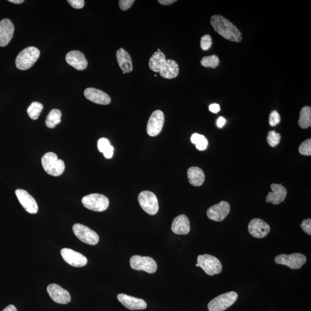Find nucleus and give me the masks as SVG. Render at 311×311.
<instances>
[{"label": "nucleus", "mask_w": 311, "mask_h": 311, "mask_svg": "<svg viewBox=\"0 0 311 311\" xmlns=\"http://www.w3.org/2000/svg\"><path fill=\"white\" fill-rule=\"evenodd\" d=\"M152 71L160 73V76L167 79L176 78L180 73L179 65L173 60H166L163 52H155L149 61Z\"/></svg>", "instance_id": "f257e3e1"}, {"label": "nucleus", "mask_w": 311, "mask_h": 311, "mask_svg": "<svg viewBox=\"0 0 311 311\" xmlns=\"http://www.w3.org/2000/svg\"><path fill=\"white\" fill-rule=\"evenodd\" d=\"M210 23L214 30L223 38L234 42L242 41L243 36L241 32L224 16L217 15L211 16Z\"/></svg>", "instance_id": "f03ea898"}, {"label": "nucleus", "mask_w": 311, "mask_h": 311, "mask_svg": "<svg viewBox=\"0 0 311 311\" xmlns=\"http://www.w3.org/2000/svg\"><path fill=\"white\" fill-rule=\"evenodd\" d=\"M41 164L46 172L53 176L62 175L65 168L64 161L58 159L57 155L53 152H48L43 155Z\"/></svg>", "instance_id": "7ed1b4c3"}, {"label": "nucleus", "mask_w": 311, "mask_h": 311, "mask_svg": "<svg viewBox=\"0 0 311 311\" xmlns=\"http://www.w3.org/2000/svg\"><path fill=\"white\" fill-rule=\"evenodd\" d=\"M39 56L38 49L32 47L24 49L16 57V67L22 70L30 69L38 60Z\"/></svg>", "instance_id": "20e7f679"}, {"label": "nucleus", "mask_w": 311, "mask_h": 311, "mask_svg": "<svg viewBox=\"0 0 311 311\" xmlns=\"http://www.w3.org/2000/svg\"><path fill=\"white\" fill-rule=\"evenodd\" d=\"M238 294L234 291L221 294L211 300L207 308L209 311H225L237 300Z\"/></svg>", "instance_id": "39448f33"}, {"label": "nucleus", "mask_w": 311, "mask_h": 311, "mask_svg": "<svg viewBox=\"0 0 311 311\" xmlns=\"http://www.w3.org/2000/svg\"><path fill=\"white\" fill-rule=\"evenodd\" d=\"M197 263L207 275L212 276L221 273L223 267L220 261L213 255H198Z\"/></svg>", "instance_id": "423d86ee"}, {"label": "nucleus", "mask_w": 311, "mask_h": 311, "mask_svg": "<svg viewBox=\"0 0 311 311\" xmlns=\"http://www.w3.org/2000/svg\"><path fill=\"white\" fill-rule=\"evenodd\" d=\"M82 204L86 209L95 211H105L109 206L108 198L101 194H91L82 198Z\"/></svg>", "instance_id": "0eeeda50"}, {"label": "nucleus", "mask_w": 311, "mask_h": 311, "mask_svg": "<svg viewBox=\"0 0 311 311\" xmlns=\"http://www.w3.org/2000/svg\"><path fill=\"white\" fill-rule=\"evenodd\" d=\"M138 200L141 207L148 214L155 215L159 211L158 200L154 193L144 191L139 195Z\"/></svg>", "instance_id": "6e6552de"}, {"label": "nucleus", "mask_w": 311, "mask_h": 311, "mask_svg": "<svg viewBox=\"0 0 311 311\" xmlns=\"http://www.w3.org/2000/svg\"><path fill=\"white\" fill-rule=\"evenodd\" d=\"M131 268L135 271H142L152 274L156 272L157 265L151 257L134 255L130 259Z\"/></svg>", "instance_id": "1a4fd4ad"}, {"label": "nucleus", "mask_w": 311, "mask_h": 311, "mask_svg": "<svg viewBox=\"0 0 311 311\" xmlns=\"http://www.w3.org/2000/svg\"><path fill=\"white\" fill-rule=\"evenodd\" d=\"M73 231L76 237L81 242L90 245H96L99 241V235L96 232L81 224H75Z\"/></svg>", "instance_id": "9d476101"}, {"label": "nucleus", "mask_w": 311, "mask_h": 311, "mask_svg": "<svg viewBox=\"0 0 311 311\" xmlns=\"http://www.w3.org/2000/svg\"><path fill=\"white\" fill-rule=\"evenodd\" d=\"M306 261V256L300 253H293L289 255L282 254L275 258L276 263L285 265L290 269L295 270L300 269Z\"/></svg>", "instance_id": "9b49d317"}, {"label": "nucleus", "mask_w": 311, "mask_h": 311, "mask_svg": "<svg viewBox=\"0 0 311 311\" xmlns=\"http://www.w3.org/2000/svg\"><path fill=\"white\" fill-rule=\"evenodd\" d=\"M164 121V115L162 111L156 110L153 112L147 124V130L148 135L151 137L159 135L163 129Z\"/></svg>", "instance_id": "f8f14e48"}, {"label": "nucleus", "mask_w": 311, "mask_h": 311, "mask_svg": "<svg viewBox=\"0 0 311 311\" xmlns=\"http://www.w3.org/2000/svg\"><path fill=\"white\" fill-rule=\"evenodd\" d=\"M231 206L228 202L221 201L209 207L207 215L211 220L220 222L224 220L230 212Z\"/></svg>", "instance_id": "ddd939ff"}, {"label": "nucleus", "mask_w": 311, "mask_h": 311, "mask_svg": "<svg viewBox=\"0 0 311 311\" xmlns=\"http://www.w3.org/2000/svg\"><path fill=\"white\" fill-rule=\"evenodd\" d=\"M61 254L66 263L73 267L81 268L85 266L88 260L84 255L81 253L72 250V249L62 248Z\"/></svg>", "instance_id": "4468645a"}, {"label": "nucleus", "mask_w": 311, "mask_h": 311, "mask_svg": "<svg viewBox=\"0 0 311 311\" xmlns=\"http://www.w3.org/2000/svg\"><path fill=\"white\" fill-rule=\"evenodd\" d=\"M47 291L50 297L57 303L66 304L71 301V296L69 292L59 285L50 284L47 288Z\"/></svg>", "instance_id": "2eb2a0df"}, {"label": "nucleus", "mask_w": 311, "mask_h": 311, "mask_svg": "<svg viewBox=\"0 0 311 311\" xmlns=\"http://www.w3.org/2000/svg\"><path fill=\"white\" fill-rule=\"evenodd\" d=\"M248 229L253 237L261 239L268 236L271 231V227L262 219L254 218L249 223Z\"/></svg>", "instance_id": "dca6fc26"}, {"label": "nucleus", "mask_w": 311, "mask_h": 311, "mask_svg": "<svg viewBox=\"0 0 311 311\" xmlns=\"http://www.w3.org/2000/svg\"><path fill=\"white\" fill-rule=\"evenodd\" d=\"M15 194L21 204L27 212L31 214H36L38 211V206L35 199L33 198L27 191L23 189H17Z\"/></svg>", "instance_id": "f3484780"}, {"label": "nucleus", "mask_w": 311, "mask_h": 311, "mask_svg": "<svg viewBox=\"0 0 311 311\" xmlns=\"http://www.w3.org/2000/svg\"><path fill=\"white\" fill-rule=\"evenodd\" d=\"M117 297L118 301L128 309L142 310L147 307L146 301L141 298L128 296L124 293L119 294Z\"/></svg>", "instance_id": "a211bd4d"}, {"label": "nucleus", "mask_w": 311, "mask_h": 311, "mask_svg": "<svg viewBox=\"0 0 311 311\" xmlns=\"http://www.w3.org/2000/svg\"><path fill=\"white\" fill-rule=\"evenodd\" d=\"M14 26L10 19H4L0 22V47H5L13 38Z\"/></svg>", "instance_id": "6ab92c4d"}, {"label": "nucleus", "mask_w": 311, "mask_h": 311, "mask_svg": "<svg viewBox=\"0 0 311 311\" xmlns=\"http://www.w3.org/2000/svg\"><path fill=\"white\" fill-rule=\"evenodd\" d=\"M272 192H269L266 198L267 203L273 205L280 204L284 201L287 196V190L281 184H273L271 185Z\"/></svg>", "instance_id": "aec40b11"}, {"label": "nucleus", "mask_w": 311, "mask_h": 311, "mask_svg": "<svg viewBox=\"0 0 311 311\" xmlns=\"http://www.w3.org/2000/svg\"><path fill=\"white\" fill-rule=\"evenodd\" d=\"M66 61L78 70H84L88 66V61L85 59L84 54L77 51L69 52L66 56Z\"/></svg>", "instance_id": "412c9836"}, {"label": "nucleus", "mask_w": 311, "mask_h": 311, "mask_svg": "<svg viewBox=\"0 0 311 311\" xmlns=\"http://www.w3.org/2000/svg\"><path fill=\"white\" fill-rule=\"evenodd\" d=\"M84 96L88 100L98 105H109L111 101L109 95L101 90L94 88H86L84 91Z\"/></svg>", "instance_id": "4be33fe9"}, {"label": "nucleus", "mask_w": 311, "mask_h": 311, "mask_svg": "<svg viewBox=\"0 0 311 311\" xmlns=\"http://www.w3.org/2000/svg\"><path fill=\"white\" fill-rule=\"evenodd\" d=\"M171 230L176 235H187L190 231V225L189 219L185 214L178 215L174 218Z\"/></svg>", "instance_id": "5701e85b"}, {"label": "nucleus", "mask_w": 311, "mask_h": 311, "mask_svg": "<svg viewBox=\"0 0 311 311\" xmlns=\"http://www.w3.org/2000/svg\"><path fill=\"white\" fill-rule=\"evenodd\" d=\"M119 67L122 70L123 73H130L134 70L131 58L125 50L119 49L116 54Z\"/></svg>", "instance_id": "b1692460"}, {"label": "nucleus", "mask_w": 311, "mask_h": 311, "mask_svg": "<svg viewBox=\"0 0 311 311\" xmlns=\"http://www.w3.org/2000/svg\"><path fill=\"white\" fill-rule=\"evenodd\" d=\"M189 183L194 186H200L204 184L205 180L204 172L200 168L190 167L188 171Z\"/></svg>", "instance_id": "393cba45"}, {"label": "nucleus", "mask_w": 311, "mask_h": 311, "mask_svg": "<svg viewBox=\"0 0 311 311\" xmlns=\"http://www.w3.org/2000/svg\"><path fill=\"white\" fill-rule=\"evenodd\" d=\"M298 125L305 129L311 126V108L309 106L302 107L300 113V118L298 121Z\"/></svg>", "instance_id": "a878e982"}, {"label": "nucleus", "mask_w": 311, "mask_h": 311, "mask_svg": "<svg viewBox=\"0 0 311 311\" xmlns=\"http://www.w3.org/2000/svg\"><path fill=\"white\" fill-rule=\"evenodd\" d=\"M61 116L62 113L60 110H52L46 119V125L49 128H55L61 122Z\"/></svg>", "instance_id": "bb28decb"}, {"label": "nucleus", "mask_w": 311, "mask_h": 311, "mask_svg": "<svg viewBox=\"0 0 311 311\" xmlns=\"http://www.w3.org/2000/svg\"><path fill=\"white\" fill-rule=\"evenodd\" d=\"M191 141L194 144H196V148L199 151H204L208 145V141L204 136L194 134L191 137Z\"/></svg>", "instance_id": "cd10ccee"}, {"label": "nucleus", "mask_w": 311, "mask_h": 311, "mask_svg": "<svg viewBox=\"0 0 311 311\" xmlns=\"http://www.w3.org/2000/svg\"><path fill=\"white\" fill-rule=\"evenodd\" d=\"M43 109L42 104L39 102H32L27 109V113L29 117L32 119L36 120L38 119Z\"/></svg>", "instance_id": "c85d7f7f"}, {"label": "nucleus", "mask_w": 311, "mask_h": 311, "mask_svg": "<svg viewBox=\"0 0 311 311\" xmlns=\"http://www.w3.org/2000/svg\"><path fill=\"white\" fill-rule=\"evenodd\" d=\"M201 64L206 68H215L219 64V60L215 55L204 57L202 59Z\"/></svg>", "instance_id": "c756f323"}, {"label": "nucleus", "mask_w": 311, "mask_h": 311, "mask_svg": "<svg viewBox=\"0 0 311 311\" xmlns=\"http://www.w3.org/2000/svg\"><path fill=\"white\" fill-rule=\"evenodd\" d=\"M281 136L280 134H278L275 130L270 131L268 132L267 141L270 146L275 147L279 145L280 142Z\"/></svg>", "instance_id": "7c9ffc66"}, {"label": "nucleus", "mask_w": 311, "mask_h": 311, "mask_svg": "<svg viewBox=\"0 0 311 311\" xmlns=\"http://www.w3.org/2000/svg\"><path fill=\"white\" fill-rule=\"evenodd\" d=\"M298 151L302 155L310 156L311 155V139L304 141L300 145Z\"/></svg>", "instance_id": "2f4dec72"}, {"label": "nucleus", "mask_w": 311, "mask_h": 311, "mask_svg": "<svg viewBox=\"0 0 311 311\" xmlns=\"http://www.w3.org/2000/svg\"><path fill=\"white\" fill-rule=\"evenodd\" d=\"M212 46V39L209 35L203 36L201 39V48L203 51H206Z\"/></svg>", "instance_id": "473e14b6"}, {"label": "nucleus", "mask_w": 311, "mask_h": 311, "mask_svg": "<svg viewBox=\"0 0 311 311\" xmlns=\"http://www.w3.org/2000/svg\"><path fill=\"white\" fill-rule=\"evenodd\" d=\"M281 121V117L279 113L274 110L269 116V124L272 127L276 126Z\"/></svg>", "instance_id": "72a5a7b5"}, {"label": "nucleus", "mask_w": 311, "mask_h": 311, "mask_svg": "<svg viewBox=\"0 0 311 311\" xmlns=\"http://www.w3.org/2000/svg\"><path fill=\"white\" fill-rule=\"evenodd\" d=\"M110 145L109 140L105 138L99 139L98 142V148L99 151L103 153L110 147Z\"/></svg>", "instance_id": "f704fd0d"}, {"label": "nucleus", "mask_w": 311, "mask_h": 311, "mask_svg": "<svg viewBox=\"0 0 311 311\" xmlns=\"http://www.w3.org/2000/svg\"><path fill=\"white\" fill-rule=\"evenodd\" d=\"M135 0H120L119 2V6L120 9L122 11H126L134 5Z\"/></svg>", "instance_id": "c9c22d12"}, {"label": "nucleus", "mask_w": 311, "mask_h": 311, "mask_svg": "<svg viewBox=\"0 0 311 311\" xmlns=\"http://www.w3.org/2000/svg\"><path fill=\"white\" fill-rule=\"evenodd\" d=\"M301 229L305 232L306 234L311 235V219L308 218L304 219L301 224Z\"/></svg>", "instance_id": "e433bc0d"}, {"label": "nucleus", "mask_w": 311, "mask_h": 311, "mask_svg": "<svg viewBox=\"0 0 311 311\" xmlns=\"http://www.w3.org/2000/svg\"><path fill=\"white\" fill-rule=\"evenodd\" d=\"M70 5L76 9H81L84 6V0H68Z\"/></svg>", "instance_id": "4c0bfd02"}, {"label": "nucleus", "mask_w": 311, "mask_h": 311, "mask_svg": "<svg viewBox=\"0 0 311 311\" xmlns=\"http://www.w3.org/2000/svg\"><path fill=\"white\" fill-rule=\"evenodd\" d=\"M114 148L112 145L107 149V150L103 153L104 156L107 159H111L113 156Z\"/></svg>", "instance_id": "58836bf2"}, {"label": "nucleus", "mask_w": 311, "mask_h": 311, "mask_svg": "<svg viewBox=\"0 0 311 311\" xmlns=\"http://www.w3.org/2000/svg\"><path fill=\"white\" fill-rule=\"evenodd\" d=\"M209 111H211V113L214 114H217L219 111H220V107H219L218 104L217 103L211 104V105L209 106Z\"/></svg>", "instance_id": "ea45409f"}, {"label": "nucleus", "mask_w": 311, "mask_h": 311, "mask_svg": "<svg viewBox=\"0 0 311 311\" xmlns=\"http://www.w3.org/2000/svg\"><path fill=\"white\" fill-rule=\"evenodd\" d=\"M226 123V119L223 117H219L217 121V125L219 128H222L225 125Z\"/></svg>", "instance_id": "a19ab883"}, {"label": "nucleus", "mask_w": 311, "mask_h": 311, "mask_svg": "<svg viewBox=\"0 0 311 311\" xmlns=\"http://www.w3.org/2000/svg\"><path fill=\"white\" fill-rule=\"evenodd\" d=\"M158 2L163 6H169L176 2V0H159Z\"/></svg>", "instance_id": "79ce46f5"}, {"label": "nucleus", "mask_w": 311, "mask_h": 311, "mask_svg": "<svg viewBox=\"0 0 311 311\" xmlns=\"http://www.w3.org/2000/svg\"><path fill=\"white\" fill-rule=\"evenodd\" d=\"M3 311H18L14 305H10L7 306Z\"/></svg>", "instance_id": "37998d69"}, {"label": "nucleus", "mask_w": 311, "mask_h": 311, "mask_svg": "<svg viewBox=\"0 0 311 311\" xmlns=\"http://www.w3.org/2000/svg\"><path fill=\"white\" fill-rule=\"evenodd\" d=\"M9 2L16 4H20L24 2V0H9Z\"/></svg>", "instance_id": "c03bdc74"}, {"label": "nucleus", "mask_w": 311, "mask_h": 311, "mask_svg": "<svg viewBox=\"0 0 311 311\" xmlns=\"http://www.w3.org/2000/svg\"><path fill=\"white\" fill-rule=\"evenodd\" d=\"M196 266H197V267H199V265H198V263H197V264H196Z\"/></svg>", "instance_id": "a18cd8bd"}]
</instances>
